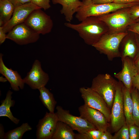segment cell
I'll use <instances>...</instances> for the list:
<instances>
[{"instance_id": "6da1fadb", "label": "cell", "mask_w": 139, "mask_h": 139, "mask_svg": "<svg viewBox=\"0 0 139 139\" xmlns=\"http://www.w3.org/2000/svg\"><path fill=\"white\" fill-rule=\"evenodd\" d=\"M64 25L77 31L86 44L92 46L109 32L107 25L98 16L88 17L78 24L68 22Z\"/></svg>"}, {"instance_id": "7a4b0ae2", "label": "cell", "mask_w": 139, "mask_h": 139, "mask_svg": "<svg viewBox=\"0 0 139 139\" xmlns=\"http://www.w3.org/2000/svg\"><path fill=\"white\" fill-rule=\"evenodd\" d=\"M128 33L127 30L115 32H108L92 46L100 53L106 55L109 60H112L115 58L121 57L119 46Z\"/></svg>"}, {"instance_id": "3957f363", "label": "cell", "mask_w": 139, "mask_h": 139, "mask_svg": "<svg viewBox=\"0 0 139 139\" xmlns=\"http://www.w3.org/2000/svg\"><path fill=\"white\" fill-rule=\"evenodd\" d=\"M83 5L76 13L75 17L81 22L88 17L98 16L107 14L119 9L131 7L139 3L121 4L114 2L100 4H94L91 1H83Z\"/></svg>"}, {"instance_id": "277c9868", "label": "cell", "mask_w": 139, "mask_h": 139, "mask_svg": "<svg viewBox=\"0 0 139 139\" xmlns=\"http://www.w3.org/2000/svg\"><path fill=\"white\" fill-rule=\"evenodd\" d=\"M118 82L109 74H99L93 79L90 88L103 99L111 109Z\"/></svg>"}, {"instance_id": "5b68a950", "label": "cell", "mask_w": 139, "mask_h": 139, "mask_svg": "<svg viewBox=\"0 0 139 139\" xmlns=\"http://www.w3.org/2000/svg\"><path fill=\"white\" fill-rule=\"evenodd\" d=\"M130 7L121 8L98 17L107 25L109 32L126 31L128 26L135 22L131 18Z\"/></svg>"}, {"instance_id": "8992f818", "label": "cell", "mask_w": 139, "mask_h": 139, "mask_svg": "<svg viewBox=\"0 0 139 139\" xmlns=\"http://www.w3.org/2000/svg\"><path fill=\"white\" fill-rule=\"evenodd\" d=\"M123 86L121 82H118L111 109L110 126L113 132H116L126 123L123 105Z\"/></svg>"}, {"instance_id": "52a82bcc", "label": "cell", "mask_w": 139, "mask_h": 139, "mask_svg": "<svg viewBox=\"0 0 139 139\" xmlns=\"http://www.w3.org/2000/svg\"><path fill=\"white\" fill-rule=\"evenodd\" d=\"M24 23L38 33L43 35L51 32L53 24L50 16L41 9L33 11Z\"/></svg>"}, {"instance_id": "ba28073f", "label": "cell", "mask_w": 139, "mask_h": 139, "mask_svg": "<svg viewBox=\"0 0 139 139\" xmlns=\"http://www.w3.org/2000/svg\"><path fill=\"white\" fill-rule=\"evenodd\" d=\"M56 112L58 120L63 122L69 125L73 130L79 133L85 132L89 130L97 129L93 125L82 118L71 114L70 111L64 109L61 106L56 108Z\"/></svg>"}, {"instance_id": "9c48e42d", "label": "cell", "mask_w": 139, "mask_h": 139, "mask_svg": "<svg viewBox=\"0 0 139 139\" xmlns=\"http://www.w3.org/2000/svg\"><path fill=\"white\" fill-rule=\"evenodd\" d=\"M39 34L24 22L14 27L6 34V38L24 45L37 41Z\"/></svg>"}, {"instance_id": "30bf717a", "label": "cell", "mask_w": 139, "mask_h": 139, "mask_svg": "<svg viewBox=\"0 0 139 139\" xmlns=\"http://www.w3.org/2000/svg\"><path fill=\"white\" fill-rule=\"evenodd\" d=\"M79 91L84 104L100 111L105 116L108 121L110 122V109L103 99L90 87L81 88Z\"/></svg>"}, {"instance_id": "8fae6325", "label": "cell", "mask_w": 139, "mask_h": 139, "mask_svg": "<svg viewBox=\"0 0 139 139\" xmlns=\"http://www.w3.org/2000/svg\"><path fill=\"white\" fill-rule=\"evenodd\" d=\"M23 79L25 83L32 89L38 90L45 86L49 80V77L48 74L42 68L40 62L36 59L30 71Z\"/></svg>"}, {"instance_id": "7c38bea8", "label": "cell", "mask_w": 139, "mask_h": 139, "mask_svg": "<svg viewBox=\"0 0 139 139\" xmlns=\"http://www.w3.org/2000/svg\"><path fill=\"white\" fill-rule=\"evenodd\" d=\"M80 116L93 125L97 129L105 132L110 125L105 115L100 111L85 104L78 108Z\"/></svg>"}, {"instance_id": "4fadbf2b", "label": "cell", "mask_w": 139, "mask_h": 139, "mask_svg": "<svg viewBox=\"0 0 139 139\" xmlns=\"http://www.w3.org/2000/svg\"><path fill=\"white\" fill-rule=\"evenodd\" d=\"M39 9L41 8L31 2L15 8L11 19L1 27L3 31L6 33H8L15 25L24 23L33 11Z\"/></svg>"}, {"instance_id": "5bb4252c", "label": "cell", "mask_w": 139, "mask_h": 139, "mask_svg": "<svg viewBox=\"0 0 139 139\" xmlns=\"http://www.w3.org/2000/svg\"><path fill=\"white\" fill-rule=\"evenodd\" d=\"M55 113L46 112L37 125L36 136L37 139H52L58 121Z\"/></svg>"}, {"instance_id": "9a60e30c", "label": "cell", "mask_w": 139, "mask_h": 139, "mask_svg": "<svg viewBox=\"0 0 139 139\" xmlns=\"http://www.w3.org/2000/svg\"><path fill=\"white\" fill-rule=\"evenodd\" d=\"M122 62V70L114 76L131 92L133 79L138 73V71L134 61L131 58L126 57Z\"/></svg>"}, {"instance_id": "2e32d148", "label": "cell", "mask_w": 139, "mask_h": 139, "mask_svg": "<svg viewBox=\"0 0 139 139\" xmlns=\"http://www.w3.org/2000/svg\"><path fill=\"white\" fill-rule=\"evenodd\" d=\"M3 55L0 54V73L7 79L11 87L14 91H18L19 89L24 88L25 83L23 79L17 71L9 68L4 64L3 59Z\"/></svg>"}, {"instance_id": "e0dca14e", "label": "cell", "mask_w": 139, "mask_h": 139, "mask_svg": "<svg viewBox=\"0 0 139 139\" xmlns=\"http://www.w3.org/2000/svg\"><path fill=\"white\" fill-rule=\"evenodd\" d=\"M53 3L59 4L62 6L60 12L64 16L65 20L70 22L74 14L83 5V2L79 0H52Z\"/></svg>"}, {"instance_id": "ac0fdd59", "label": "cell", "mask_w": 139, "mask_h": 139, "mask_svg": "<svg viewBox=\"0 0 139 139\" xmlns=\"http://www.w3.org/2000/svg\"><path fill=\"white\" fill-rule=\"evenodd\" d=\"M135 40L129 33L123 40L121 42L122 48L121 51H120L122 61L126 57H128L132 59L136 56L138 47H139Z\"/></svg>"}, {"instance_id": "d6986e66", "label": "cell", "mask_w": 139, "mask_h": 139, "mask_svg": "<svg viewBox=\"0 0 139 139\" xmlns=\"http://www.w3.org/2000/svg\"><path fill=\"white\" fill-rule=\"evenodd\" d=\"M13 92L10 90L8 91L5 99L2 101L0 106V117H6L15 124H18L20 120L14 117L11 110V107H13L15 101L12 99V94Z\"/></svg>"}, {"instance_id": "ffe728a7", "label": "cell", "mask_w": 139, "mask_h": 139, "mask_svg": "<svg viewBox=\"0 0 139 139\" xmlns=\"http://www.w3.org/2000/svg\"><path fill=\"white\" fill-rule=\"evenodd\" d=\"M123 105L126 123L129 126L135 124L132 116L133 101L131 92L124 85Z\"/></svg>"}, {"instance_id": "44dd1931", "label": "cell", "mask_w": 139, "mask_h": 139, "mask_svg": "<svg viewBox=\"0 0 139 139\" xmlns=\"http://www.w3.org/2000/svg\"><path fill=\"white\" fill-rule=\"evenodd\" d=\"M73 131L67 124L58 120L52 139H75Z\"/></svg>"}, {"instance_id": "7402d4cb", "label": "cell", "mask_w": 139, "mask_h": 139, "mask_svg": "<svg viewBox=\"0 0 139 139\" xmlns=\"http://www.w3.org/2000/svg\"><path fill=\"white\" fill-rule=\"evenodd\" d=\"M38 90L40 92L39 99L42 104L48 109L49 112L54 113L57 102L53 94L45 86L41 88Z\"/></svg>"}, {"instance_id": "603a6c76", "label": "cell", "mask_w": 139, "mask_h": 139, "mask_svg": "<svg viewBox=\"0 0 139 139\" xmlns=\"http://www.w3.org/2000/svg\"><path fill=\"white\" fill-rule=\"evenodd\" d=\"M15 8L9 0H0V27H2L10 20Z\"/></svg>"}, {"instance_id": "cb8c5ba5", "label": "cell", "mask_w": 139, "mask_h": 139, "mask_svg": "<svg viewBox=\"0 0 139 139\" xmlns=\"http://www.w3.org/2000/svg\"><path fill=\"white\" fill-rule=\"evenodd\" d=\"M32 129V127L28 123H24L20 126L5 133L4 139H21L25 132Z\"/></svg>"}, {"instance_id": "d4e9b609", "label": "cell", "mask_w": 139, "mask_h": 139, "mask_svg": "<svg viewBox=\"0 0 139 139\" xmlns=\"http://www.w3.org/2000/svg\"><path fill=\"white\" fill-rule=\"evenodd\" d=\"M131 94L133 101L132 116L134 124L139 126V92L132 87Z\"/></svg>"}, {"instance_id": "484cf974", "label": "cell", "mask_w": 139, "mask_h": 139, "mask_svg": "<svg viewBox=\"0 0 139 139\" xmlns=\"http://www.w3.org/2000/svg\"><path fill=\"white\" fill-rule=\"evenodd\" d=\"M104 132L98 129L89 130L82 133L75 134V139H100Z\"/></svg>"}, {"instance_id": "4316f807", "label": "cell", "mask_w": 139, "mask_h": 139, "mask_svg": "<svg viewBox=\"0 0 139 139\" xmlns=\"http://www.w3.org/2000/svg\"><path fill=\"white\" fill-rule=\"evenodd\" d=\"M112 139H129V127L126 123L115 132Z\"/></svg>"}, {"instance_id": "83f0119b", "label": "cell", "mask_w": 139, "mask_h": 139, "mask_svg": "<svg viewBox=\"0 0 139 139\" xmlns=\"http://www.w3.org/2000/svg\"><path fill=\"white\" fill-rule=\"evenodd\" d=\"M129 139H139V126L135 124L129 126Z\"/></svg>"}, {"instance_id": "f1b7e54d", "label": "cell", "mask_w": 139, "mask_h": 139, "mask_svg": "<svg viewBox=\"0 0 139 139\" xmlns=\"http://www.w3.org/2000/svg\"><path fill=\"white\" fill-rule=\"evenodd\" d=\"M31 2L45 10L48 9L51 7L50 0H31Z\"/></svg>"}, {"instance_id": "f546056e", "label": "cell", "mask_w": 139, "mask_h": 139, "mask_svg": "<svg viewBox=\"0 0 139 139\" xmlns=\"http://www.w3.org/2000/svg\"><path fill=\"white\" fill-rule=\"evenodd\" d=\"M129 14L131 19L135 22L139 18V4L134 5L130 7Z\"/></svg>"}, {"instance_id": "4dcf8cb0", "label": "cell", "mask_w": 139, "mask_h": 139, "mask_svg": "<svg viewBox=\"0 0 139 139\" xmlns=\"http://www.w3.org/2000/svg\"><path fill=\"white\" fill-rule=\"evenodd\" d=\"M127 30L139 35V23L135 22L128 26Z\"/></svg>"}, {"instance_id": "1f68e13d", "label": "cell", "mask_w": 139, "mask_h": 139, "mask_svg": "<svg viewBox=\"0 0 139 139\" xmlns=\"http://www.w3.org/2000/svg\"><path fill=\"white\" fill-rule=\"evenodd\" d=\"M15 8L26 3L31 2V0H9Z\"/></svg>"}, {"instance_id": "d6a6232c", "label": "cell", "mask_w": 139, "mask_h": 139, "mask_svg": "<svg viewBox=\"0 0 139 139\" xmlns=\"http://www.w3.org/2000/svg\"><path fill=\"white\" fill-rule=\"evenodd\" d=\"M113 2L121 4L139 3V0H114Z\"/></svg>"}, {"instance_id": "836d02e7", "label": "cell", "mask_w": 139, "mask_h": 139, "mask_svg": "<svg viewBox=\"0 0 139 139\" xmlns=\"http://www.w3.org/2000/svg\"><path fill=\"white\" fill-rule=\"evenodd\" d=\"M132 87L136 89L139 92V73L134 77L133 81Z\"/></svg>"}, {"instance_id": "e575fe53", "label": "cell", "mask_w": 139, "mask_h": 139, "mask_svg": "<svg viewBox=\"0 0 139 139\" xmlns=\"http://www.w3.org/2000/svg\"><path fill=\"white\" fill-rule=\"evenodd\" d=\"M6 38V35L3 30L2 27H0V44L1 45Z\"/></svg>"}, {"instance_id": "d590c367", "label": "cell", "mask_w": 139, "mask_h": 139, "mask_svg": "<svg viewBox=\"0 0 139 139\" xmlns=\"http://www.w3.org/2000/svg\"><path fill=\"white\" fill-rule=\"evenodd\" d=\"M113 136L110 132L107 130L103 132L100 139H112Z\"/></svg>"}, {"instance_id": "8d00e7d4", "label": "cell", "mask_w": 139, "mask_h": 139, "mask_svg": "<svg viewBox=\"0 0 139 139\" xmlns=\"http://www.w3.org/2000/svg\"><path fill=\"white\" fill-rule=\"evenodd\" d=\"M114 0H92L93 3L96 4H100L110 3L113 2Z\"/></svg>"}, {"instance_id": "74e56055", "label": "cell", "mask_w": 139, "mask_h": 139, "mask_svg": "<svg viewBox=\"0 0 139 139\" xmlns=\"http://www.w3.org/2000/svg\"><path fill=\"white\" fill-rule=\"evenodd\" d=\"M0 138L4 139V136L5 133L4 132V127L1 124H0Z\"/></svg>"}, {"instance_id": "f35d334b", "label": "cell", "mask_w": 139, "mask_h": 139, "mask_svg": "<svg viewBox=\"0 0 139 139\" xmlns=\"http://www.w3.org/2000/svg\"><path fill=\"white\" fill-rule=\"evenodd\" d=\"M135 61V62H134L138 69V73H139V55L138 56Z\"/></svg>"}, {"instance_id": "ab89813d", "label": "cell", "mask_w": 139, "mask_h": 139, "mask_svg": "<svg viewBox=\"0 0 139 139\" xmlns=\"http://www.w3.org/2000/svg\"><path fill=\"white\" fill-rule=\"evenodd\" d=\"M134 33L136 42L139 48V35L136 33Z\"/></svg>"}, {"instance_id": "60d3db41", "label": "cell", "mask_w": 139, "mask_h": 139, "mask_svg": "<svg viewBox=\"0 0 139 139\" xmlns=\"http://www.w3.org/2000/svg\"><path fill=\"white\" fill-rule=\"evenodd\" d=\"M7 81V79L5 77L4 78L2 76L0 77V81L2 82H5Z\"/></svg>"}, {"instance_id": "b9f144b4", "label": "cell", "mask_w": 139, "mask_h": 139, "mask_svg": "<svg viewBox=\"0 0 139 139\" xmlns=\"http://www.w3.org/2000/svg\"><path fill=\"white\" fill-rule=\"evenodd\" d=\"M135 22L139 23V18L137 19L135 21Z\"/></svg>"}, {"instance_id": "7bdbcfd3", "label": "cell", "mask_w": 139, "mask_h": 139, "mask_svg": "<svg viewBox=\"0 0 139 139\" xmlns=\"http://www.w3.org/2000/svg\"><path fill=\"white\" fill-rule=\"evenodd\" d=\"M91 0H83V1H91Z\"/></svg>"}]
</instances>
